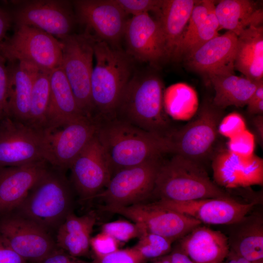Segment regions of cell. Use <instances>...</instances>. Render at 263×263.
<instances>
[{"label": "cell", "instance_id": "1", "mask_svg": "<svg viewBox=\"0 0 263 263\" xmlns=\"http://www.w3.org/2000/svg\"><path fill=\"white\" fill-rule=\"evenodd\" d=\"M94 120L96 135L106 155L112 176L122 169L172 152L168 137L146 131L115 118Z\"/></svg>", "mask_w": 263, "mask_h": 263}, {"label": "cell", "instance_id": "2", "mask_svg": "<svg viewBox=\"0 0 263 263\" xmlns=\"http://www.w3.org/2000/svg\"><path fill=\"white\" fill-rule=\"evenodd\" d=\"M163 85L151 74H134L123 90L114 117L146 131L168 137L173 130L164 106Z\"/></svg>", "mask_w": 263, "mask_h": 263}, {"label": "cell", "instance_id": "3", "mask_svg": "<svg viewBox=\"0 0 263 263\" xmlns=\"http://www.w3.org/2000/svg\"><path fill=\"white\" fill-rule=\"evenodd\" d=\"M93 38L95 58L91 79L93 118H112L122 93L133 75L132 58L118 47Z\"/></svg>", "mask_w": 263, "mask_h": 263}, {"label": "cell", "instance_id": "4", "mask_svg": "<svg viewBox=\"0 0 263 263\" xmlns=\"http://www.w3.org/2000/svg\"><path fill=\"white\" fill-rule=\"evenodd\" d=\"M152 196L158 200L176 202L234 198L211 180L201 163L177 154L162 162Z\"/></svg>", "mask_w": 263, "mask_h": 263}, {"label": "cell", "instance_id": "5", "mask_svg": "<svg viewBox=\"0 0 263 263\" xmlns=\"http://www.w3.org/2000/svg\"><path fill=\"white\" fill-rule=\"evenodd\" d=\"M71 185L64 170L49 167L16 210L47 230L59 227L72 212Z\"/></svg>", "mask_w": 263, "mask_h": 263}, {"label": "cell", "instance_id": "6", "mask_svg": "<svg viewBox=\"0 0 263 263\" xmlns=\"http://www.w3.org/2000/svg\"><path fill=\"white\" fill-rule=\"evenodd\" d=\"M62 44L61 67L83 113L93 118L91 79L94 56V38L85 32L73 33L59 40Z\"/></svg>", "mask_w": 263, "mask_h": 263}, {"label": "cell", "instance_id": "7", "mask_svg": "<svg viewBox=\"0 0 263 263\" xmlns=\"http://www.w3.org/2000/svg\"><path fill=\"white\" fill-rule=\"evenodd\" d=\"M224 114L212 101H205L194 118L168 136L172 152L201 163L212 151Z\"/></svg>", "mask_w": 263, "mask_h": 263}, {"label": "cell", "instance_id": "8", "mask_svg": "<svg viewBox=\"0 0 263 263\" xmlns=\"http://www.w3.org/2000/svg\"><path fill=\"white\" fill-rule=\"evenodd\" d=\"M2 53L9 60L22 61L39 70L51 72L61 66L62 44L52 35L37 28L15 26L4 43Z\"/></svg>", "mask_w": 263, "mask_h": 263}, {"label": "cell", "instance_id": "9", "mask_svg": "<svg viewBox=\"0 0 263 263\" xmlns=\"http://www.w3.org/2000/svg\"><path fill=\"white\" fill-rule=\"evenodd\" d=\"M15 26L34 27L61 39L73 34L77 19L72 1L65 0L11 1Z\"/></svg>", "mask_w": 263, "mask_h": 263}, {"label": "cell", "instance_id": "10", "mask_svg": "<svg viewBox=\"0 0 263 263\" xmlns=\"http://www.w3.org/2000/svg\"><path fill=\"white\" fill-rule=\"evenodd\" d=\"M103 211L124 216L141 225L148 232L163 236L173 242L202 224L198 220L162 206L156 201L128 206L104 205Z\"/></svg>", "mask_w": 263, "mask_h": 263}, {"label": "cell", "instance_id": "11", "mask_svg": "<svg viewBox=\"0 0 263 263\" xmlns=\"http://www.w3.org/2000/svg\"><path fill=\"white\" fill-rule=\"evenodd\" d=\"M47 157L45 133L9 116L3 117L0 122V166L47 162Z\"/></svg>", "mask_w": 263, "mask_h": 263}, {"label": "cell", "instance_id": "12", "mask_svg": "<svg viewBox=\"0 0 263 263\" xmlns=\"http://www.w3.org/2000/svg\"><path fill=\"white\" fill-rule=\"evenodd\" d=\"M162 163L161 158L151 159L118 171L94 198L101 199L105 205L116 206L143 202L152 195Z\"/></svg>", "mask_w": 263, "mask_h": 263}, {"label": "cell", "instance_id": "13", "mask_svg": "<svg viewBox=\"0 0 263 263\" xmlns=\"http://www.w3.org/2000/svg\"><path fill=\"white\" fill-rule=\"evenodd\" d=\"M0 234L19 256L34 263L57 249L48 230L17 213L0 218Z\"/></svg>", "mask_w": 263, "mask_h": 263}, {"label": "cell", "instance_id": "14", "mask_svg": "<svg viewBox=\"0 0 263 263\" xmlns=\"http://www.w3.org/2000/svg\"><path fill=\"white\" fill-rule=\"evenodd\" d=\"M77 21L92 37L118 47L123 37L127 14L115 0L72 1Z\"/></svg>", "mask_w": 263, "mask_h": 263}, {"label": "cell", "instance_id": "15", "mask_svg": "<svg viewBox=\"0 0 263 263\" xmlns=\"http://www.w3.org/2000/svg\"><path fill=\"white\" fill-rule=\"evenodd\" d=\"M127 53L133 59L156 67L169 59L166 39L161 23L149 13L128 19L124 36Z\"/></svg>", "mask_w": 263, "mask_h": 263}, {"label": "cell", "instance_id": "16", "mask_svg": "<svg viewBox=\"0 0 263 263\" xmlns=\"http://www.w3.org/2000/svg\"><path fill=\"white\" fill-rule=\"evenodd\" d=\"M69 169L72 185L82 200L94 198L107 187L111 173L96 133Z\"/></svg>", "mask_w": 263, "mask_h": 263}, {"label": "cell", "instance_id": "17", "mask_svg": "<svg viewBox=\"0 0 263 263\" xmlns=\"http://www.w3.org/2000/svg\"><path fill=\"white\" fill-rule=\"evenodd\" d=\"M158 204L192 217L202 224L225 225L238 222L258 204L243 203L234 198H211L184 202L157 200Z\"/></svg>", "mask_w": 263, "mask_h": 263}, {"label": "cell", "instance_id": "18", "mask_svg": "<svg viewBox=\"0 0 263 263\" xmlns=\"http://www.w3.org/2000/svg\"><path fill=\"white\" fill-rule=\"evenodd\" d=\"M96 132L94 120L83 116L45 134L48 163L63 170L69 169L73 162L95 135Z\"/></svg>", "mask_w": 263, "mask_h": 263}, {"label": "cell", "instance_id": "19", "mask_svg": "<svg viewBox=\"0 0 263 263\" xmlns=\"http://www.w3.org/2000/svg\"><path fill=\"white\" fill-rule=\"evenodd\" d=\"M46 160L19 166H0V216L12 213L49 167Z\"/></svg>", "mask_w": 263, "mask_h": 263}, {"label": "cell", "instance_id": "20", "mask_svg": "<svg viewBox=\"0 0 263 263\" xmlns=\"http://www.w3.org/2000/svg\"><path fill=\"white\" fill-rule=\"evenodd\" d=\"M237 36L227 31L218 35L186 56L192 70L208 75L234 72Z\"/></svg>", "mask_w": 263, "mask_h": 263}, {"label": "cell", "instance_id": "21", "mask_svg": "<svg viewBox=\"0 0 263 263\" xmlns=\"http://www.w3.org/2000/svg\"><path fill=\"white\" fill-rule=\"evenodd\" d=\"M253 210L238 222L224 226L229 252L258 263L263 259V215L261 210Z\"/></svg>", "mask_w": 263, "mask_h": 263}, {"label": "cell", "instance_id": "22", "mask_svg": "<svg viewBox=\"0 0 263 263\" xmlns=\"http://www.w3.org/2000/svg\"><path fill=\"white\" fill-rule=\"evenodd\" d=\"M178 248L194 263H222L230 251L225 233L202 224L180 239Z\"/></svg>", "mask_w": 263, "mask_h": 263}, {"label": "cell", "instance_id": "23", "mask_svg": "<svg viewBox=\"0 0 263 263\" xmlns=\"http://www.w3.org/2000/svg\"><path fill=\"white\" fill-rule=\"evenodd\" d=\"M50 87L45 134L72 121L86 116L80 110L61 67L51 72Z\"/></svg>", "mask_w": 263, "mask_h": 263}, {"label": "cell", "instance_id": "24", "mask_svg": "<svg viewBox=\"0 0 263 263\" xmlns=\"http://www.w3.org/2000/svg\"><path fill=\"white\" fill-rule=\"evenodd\" d=\"M9 73L8 116L27 124L32 87L38 70L22 61L7 60Z\"/></svg>", "mask_w": 263, "mask_h": 263}, {"label": "cell", "instance_id": "25", "mask_svg": "<svg viewBox=\"0 0 263 263\" xmlns=\"http://www.w3.org/2000/svg\"><path fill=\"white\" fill-rule=\"evenodd\" d=\"M213 181L222 188L235 189L253 186L254 169L249 158H243L222 150L212 161Z\"/></svg>", "mask_w": 263, "mask_h": 263}, {"label": "cell", "instance_id": "26", "mask_svg": "<svg viewBox=\"0 0 263 263\" xmlns=\"http://www.w3.org/2000/svg\"><path fill=\"white\" fill-rule=\"evenodd\" d=\"M235 69L258 82L263 77V27L250 26L237 36Z\"/></svg>", "mask_w": 263, "mask_h": 263}, {"label": "cell", "instance_id": "27", "mask_svg": "<svg viewBox=\"0 0 263 263\" xmlns=\"http://www.w3.org/2000/svg\"><path fill=\"white\" fill-rule=\"evenodd\" d=\"M215 91L212 100L217 108L225 110L228 106L246 105L259 83L239 76L234 72L212 74L208 75Z\"/></svg>", "mask_w": 263, "mask_h": 263}, {"label": "cell", "instance_id": "28", "mask_svg": "<svg viewBox=\"0 0 263 263\" xmlns=\"http://www.w3.org/2000/svg\"><path fill=\"white\" fill-rule=\"evenodd\" d=\"M219 29H225L238 36L250 26H261L263 10L249 0H222L215 7Z\"/></svg>", "mask_w": 263, "mask_h": 263}, {"label": "cell", "instance_id": "29", "mask_svg": "<svg viewBox=\"0 0 263 263\" xmlns=\"http://www.w3.org/2000/svg\"><path fill=\"white\" fill-rule=\"evenodd\" d=\"M197 2L194 0H163L158 12L169 58H171Z\"/></svg>", "mask_w": 263, "mask_h": 263}, {"label": "cell", "instance_id": "30", "mask_svg": "<svg viewBox=\"0 0 263 263\" xmlns=\"http://www.w3.org/2000/svg\"><path fill=\"white\" fill-rule=\"evenodd\" d=\"M163 101L168 116L176 120L189 119L198 110L196 92L186 83H178L169 87L164 91Z\"/></svg>", "mask_w": 263, "mask_h": 263}, {"label": "cell", "instance_id": "31", "mask_svg": "<svg viewBox=\"0 0 263 263\" xmlns=\"http://www.w3.org/2000/svg\"><path fill=\"white\" fill-rule=\"evenodd\" d=\"M51 72L38 70L36 75L31 95L28 120L26 124L44 133L50 102Z\"/></svg>", "mask_w": 263, "mask_h": 263}, {"label": "cell", "instance_id": "32", "mask_svg": "<svg viewBox=\"0 0 263 263\" xmlns=\"http://www.w3.org/2000/svg\"><path fill=\"white\" fill-rule=\"evenodd\" d=\"M215 7L214 1L212 0L204 23L187 42L175 50L171 58L174 60L185 58L208 41L219 35V24L215 13Z\"/></svg>", "mask_w": 263, "mask_h": 263}, {"label": "cell", "instance_id": "33", "mask_svg": "<svg viewBox=\"0 0 263 263\" xmlns=\"http://www.w3.org/2000/svg\"><path fill=\"white\" fill-rule=\"evenodd\" d=\"M172 243L163 236L146 231L133 247L145 260L166 255L170 251Z\"/></svg>", "mask_w": 263, "mask_h": 263}, {"label": "cell", "instance_id": "34", "mask_svg": "<svg viewBox=\"0 0 263 263\" xmlns=\"http://www.w3.org/2000/svg\"><path fill=\"white\" fill-rule=\"evenodd\" d=\"M101 229L102 232L109 234L119 243L139 238L147 231L140 224L121 220L105 223Z\"/></svg>", "mask_w": 263, "mask_h": 263}, {"label": "cell", "instance_id": "35", "mask_svg": "<svg viewBox=\"0 0 263 263\" xmlns=\"http://www.w3.org/2000/svg\"><path fill=\"white\" fill-rule=\"evenodd\" d=\"M57 246L75 258L87 255L89 252L90 242L78 236L58 229L56 236Z\"/></svg>", "mask_w": 263, "mask_h": 263}, {"label": "cell", "instance_id": "36", "mask_svg": "<svg viewBox=\"0 0 263 263\" xmlns=\"http://www.w3.org/2000/svg\"><path fill=\"white\" fill-rule=\"evenodd\" d=\"M211 1L210 0L197 1L185 30L174 51L178 47L187 42L204 23L207 19Z\"/></svg>", "mask_w": 263, "mask_h": 263}, {"label": "cell", "instance_id": "37", "mask_svg": "<svg viewBox=\"0 0 263 263\" xmlns=\"http://www.w3.org/2000/svg\"><path fill=\"white\" fill-rule=\"evenodd\" d=\"M227 150L236 155L248 158L254 155L255 137L251 132L246 129L229 139Z\"/></svg>", "mask_w": 263, "mask_h": 263}, {"label": "cell", "instance_id": "38", "mask_svg": "<svg viewBox=\"0 0 263 263\" xmlns=\"http://www.w3.org/2000/svg\"><path fill=\"white\" fill-rule=\"evenodd\" d=\"M95 221V217L93 213L77 216L72 212L58 229L77 235L91 234Z\"/></svg>", "mask_w": 263, "mask_h": 263}, {"label": "cell", "instance_id": "39", "mask_svg": "<svg viewBox=\"0 0 263 263\" xmlns=\"http://www.w3.org/2000/svg\"><path fill=\"white\" fill-rule=\"evenodd\" d=\"M127 14L132 16L150 12H159L163 0H115Z\"/></svg>", "mask_w": 263, "mask_h": 263}, {"label": "cell", "instance_id": "40", "mask_svg": "<svg viewBox=\"0 0 263 263\" xmlns=\"http://www.w3.org/2000/svg\"><path fill=\"white\" fill-rule=\"evenodd\" d=\"M246 129V123L243 116L238 113L233 112L222 118L218 126V132L229 139Z\"/></svg>", "mask_w": 263, "mask_h": 263}, {"label": "cell", "instance_id": "41", "mask_svg": "<svg viewBox=\"0 0 263 263\" xmlns=\"http://www.w3.org/2000/svg\"><path fill=\"white\" fill-rule=\"evenodd\" d=\"M119 243L109 234L101 232L90 241V248L94 256V259H99L118 250Z\"/></svg>", "mask_w": 263, "mask_h": 263}, {"label": "cell", "instance_id": "42", "mask_svg": "<svg viewBox=\"0 0 263 263\" xmlns=\"http://www.w3.org/2000/svg\"><path fill=\"white\" fill-rule=\"evenodd\" d=\"M145 261L132 247L119 249L99 259H94V263H143Z\"/></svg>", "mask_w": 263, "mask_h": 263}, {"label": "cell", "instance_id": "43", "mask_svg": "<svg viewBox=\"0 0 263 263\" xmlns=\"http://www.w3.org/2000/svg\"><path fill=\"white\" fill-rule=\"evenodd\" d=\"M9 73L7 59L0 52V106L8 116Z\"/></svg>", "mask_w": 263, "mask_h": 263}, {"label": "cell", "instance_id": "44", "mask_svg": "<svg viewBox=\"0 0 263 263\" xmlns=\"http://www.w3.org/2000/svg\"><path fill=\"white\" fill-rule=\"evenodd\" d=\"M0 263H28L9 245L0 234Z\"/></svg>", "mask_w": 263, "mask_h": 263}, {"label": "cell", "instance_id": "45", "mask_svg": "<svg viewBox=\"0 0 263 263\" xmlns=\"http://www.w3.org/2000/svg\"><path fill=\"white\" fill-rule=\"evenodd\" d=\"M13 24L12 16L9 10L0 5V52L7 39V34Z\"/></svg>", "mask_w": 263, "mask_h": 263}, {"label": "cell", "instance_id": "46", "mask_svg": "<svg viewBox=\"0 0 263 263\" xmlns=\"http://www.w3.org/2000/svg\"><path fill=\"white\" fill-rule=\"evenodd\" d=\"M64 250L58 248L41 260L34 263H81Z\"/></svg>", "mask_w": 263, "mask_h": 263}, {"label": "cell", "instance_id": "47", "mask_svg": "<svg viewBox=\"0 0 263 263\" xmlns=\"http://www.w3.org/2000/svg\"><path fill=\"white\" fill-rule=\"evenodd\" d=\"M251 122L255 132V139L259 145L263 147V115H254Z\"/></svg>", "mask_w": 263, "mask_h": 263}, {"label": "cell", "instance_id": "48", "mask_svg": "<svg viewBox=\"0 0 263 263\" xmlns=\"http://www.w3.org/2000/svg\"><path fill=\"white\" fill-rule=\"evenodd\" d=\"M170 263H194L179 248L174 250L170 254Z\"/></svg>", "mask_w": 263, "mask_h": 263}, {"label": "cell", "instance_id": "49", "mask_svg": "<svg viewBox=\"0 0 263 263\" xmlns=\"http://www.w3.org/2000/svg\"><path fill=\"white\" fill-rule=\"evenodd\" d=\"M227 258V263H252L242 257L232 253H229Z\"/></svg>", "mask_w": 263, "mask_h": 263}, {"label": "cell", "instance_id": "50", "mask_svg": "<svg viewBox=\"0 0 263 263\" xmlns=\"http://www.w3.org/2000/svg\"><path fill=\"white\" fill-rule=\"evenodd\" d=\"M153 263H170V255L162 256Z\"/></svg>", "mask_w": 263, "mask_h": 263}, {"label": "cell", "instance_id": "51", "mask_svg": "<svg viewBox=\"0 0 263 263\" xmlns=\"http://www.w3.org/2000/svg\"><path fill=\"white\" fill-rule=\"evenodd\" d=\"M4 116H6V115H5L3 110L2 109L1 106H0V122Z\"/></svg>", "mask_w": 263, "mask_h": 263}, {"label": "cell", "instance_id": "52", "mask_svg": "<svg viewBox=\"0 0 263 263\" xmlns=\"http://www.w3.org/2000/svg\"><path fill=\"white\" fill-rule=\"evenodd\" d=\"M263 263V261H262V262H259V263Z\"/></svg>", "mask_w": 263, "mask_h": 263}, {"label": "cell", "instance_id": "53", "mask_svg": "<svg viewBox=\"0 0 263 263\" xmlns=\"http://www.w3.org/2000/svg\"><path fill=\"white\" fill-rule=\"evenodd\" d=\"M86 263L82 262V263Z\"/></svg>", "mask_w": 263, "mask_h": 263}]
</instances>
